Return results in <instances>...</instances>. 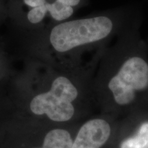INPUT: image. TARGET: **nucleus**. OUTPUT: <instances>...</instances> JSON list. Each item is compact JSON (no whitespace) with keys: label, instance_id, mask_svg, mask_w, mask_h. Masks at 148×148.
Masks as SVG:
<instances>
[{"label":"nucleus","instance_id":"obj_1","mask_svg":"<svg viewBox=\"0 0 148 148\" xmlns=\"http://www.w3.org/2000/svg\"><path fill=\"white\" fill-rule=\"evenodd\" d=\"M123 16L110 12L62 22L51 29L49 42L57 52L71 54L101 45L126 28Z\"/></svg>","mask_w":148,"mask_h":148},{"label":"nucleus","instance_id":"obj_2","mask_svg":"<svg viewBox=\"0 0 148 148\" xmlns=\"http://www.w3.org/2000/svg\"><path fill=\"white\" fill-rule=\"evenodd\" d=\"M79 95L73 79L59 75L53 79L50 89L33 97L29 108L37 115L46 114L51 121H69L75 113L73 101Z\"/></svg>","mask_w":148,"mask_h":148},{"label":"nucleus","instance_id":"obj_3","mask_svg":"<svg viewBox=\"0 0 148 148\" xmlns=\"http://www.w3.org/2000/svg\"><path fill=\"white\" fill-rule=\"evenodd\" d=\"M110 134L111 127L108 121L90 119L79 128L71 148H100L108 141Z\"/></svg>","mask_w":148,"mask_h":148},{"label":"nucleus","instance_id":"obj_4","mask_svg":"<svg viewBox=\"0 0 148 148\" xmlns=\"http://www.w3.org/2000/svg\"><path fill=\"white\" fill-rule=\"evenodd\" d=\"M73 144L71 134L63 129H54L45 135L40 147L35 148H71Z\"/></svg>","mask_w":148,"mask_h":148},{"label":"nucleus","instance_id":"obj_5","mask_svg":"<svg viewBox=\"0 0 148 148\" xmlns=\"http://www.w3.org/2000/svg\"><path fill=\"white\" fill-rule=\"evenodd\" d=\"M148 142V121L143 122L137 132L122 142L121 148H143Z\"/></svg>","mask_w":148,"mask_h":148},{"label":"nucleus","instance_id":"obj_6","mask_svg":"<svg viewBox=\"0 0 148 148\" xmlns=\"http://www.w3.org/2000/svg\"><path fill=\"white\" fill-rule=\"evenodd\" d=\"M45 5L47 12H49L51 17L57 21H62L67 19L73 15L74 12L73 7L64 5L58 0H56L52 3L46 2Z\"/></svg>","mask_w":148,"mask_h":148},{"label":"nucleus","instance_id":"obj_7","mask_svg":"<svg viewBox=\"0 0 148 148\" xmlns=\"http://www.w3.org/2000/svg\"><path fill=\"white\" fill-rule=\"evenodd\" d=\"M45 4L32 8V10L29 11L27 13V19L30 23L36 24L42 21L47 12Z\"/></svg>","mask_w":148,"mask_h":148},{"label":"nucleus","instance_id":"obj_8","mask_svg":"<svg viewBox=\"0 0 148 148\" xmlns=\"http://www.w3.org/2000/svg\"><path fill=\"white\" fill-rule=\"evenodd\" d=\"M24 3L25 4L32 7V8H35V7L40 6L47 2L46 0H23Z\"/></svg>","mask_w":148,"mask_h":148},{"label":"nucleus","instance_id":"obj_9","mask_svg":"<svg viewBox=\"0 0 148 148\" xmlns=\"http://www.w3.org/2000/svg\"><path fill=\"white\" fill-rule=\"evenodd\" d=\"M58 1L62 3L64 5L73 7V8L78 5L81 2V0H58Z\"/></svg>","mask_w":148,"mask_h":148},{"label":"nucleus","instance_id":"obj_10","mask_svg":"<svg viewBox=\"0 0 148 148\" xmlns=\"http://www.w3.org/2000/svg\"><path fill=\"white\" fill-rule=\"evenodd\" d=\"M143 148H148V142H147V143L146 144L145 146V147H144Z\"/></svg>","mask_w":148,"mask_h":148}]
</instances>
